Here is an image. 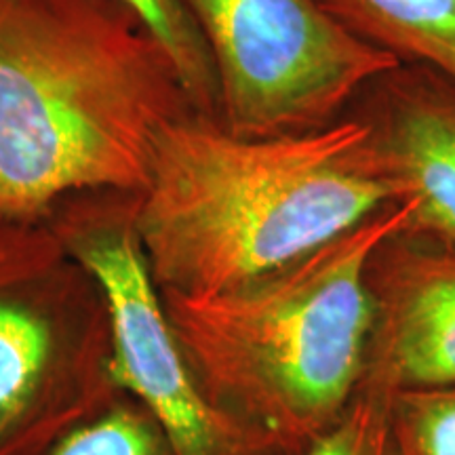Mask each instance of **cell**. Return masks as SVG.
<instances>
[{"mask_svg":"<svg viewBox=\"0 0 455 455\" xmlns=\"http://www.w3.org/2000/svg\"><path fill=\"white\" fill-rule=\"evenodd\" d=\"M190 112L173 57L123 0H0V220L141 192L161 133Z\"/></svg>","mask_w":455,"mask_h":455,"instance_id":"7a4b0ae2","label":"cell"},{"mask_svg":"<svg viewBox=\"0 0 455 455\" xmlns=\"http://www.w3.org/2000/svg\"><path fill=\"white\" fill-rule=\"evenodd\" d=\"M356 38L455 81V0H321Z\"/></svg>","mask_w":455,"mask_h":455,"instance_id":"9c48e42d","label":"cell"},{"mask_svg":"<svg viewBox=\"0 0 455 455\" xmlns=\"http://www.w3.org/2000/svg\"><path fill=\"white\" fill-rule=\"evenodd\" d=\"M409 203L407 230L455 244V81L401 64L355 100ZM352 104V106H355Z\"/></svg>","mask_w":455,"mask_h":455,"instance_id":"ba28073f","label":"cell"},{"mask_svg":"<svg viewBox=\"0 0 455 455\" xmlns=\"http://www.w3.org/2000/svg\"><path fill=\"white\" fill-rule=\"evenodd\" d=\"M121 396L98 283L44 221L0 220V455H51Z\"/></svg>","mask_w":455,"mask_h":455,"instance_id":"277c9868","label":"cell"},{"mask_svg":"<svg viewBox=\"0 0 455 455\" xmlns=\"http://www.w3.org/2000/svg\"><path fill=\"white\" fill-rule=\"evenodd\" d=\"M367 291L371 333L361 392L455 390V244L401 228L369 258Z\"/></svg>","mask_w":455,"mask_h":455,"instance_id":"52a82bcc","label":"cell"},{"mask_svg":"<svg viewBox=\"0 0 455 455\" xmlns=\"http://www.w3.org/2000/svg\"><path fill=\"white\" fill-rule=\"evenodd\" d=\"M409 212V203H398L293 264L228 291L161 293L209 401L281 455H298L335 428L365 379L369 258L407 226Z\"/></svg>","mask_w":455,"mask_h":455,"instance_id":"3957f363","label":"cell"},{"mask_svg":"<svg viewBox=\"0 0 455 455\" xmlns=\"http://www.w3.org/2000/svg\"><path fill=\"white\" fill-rule=\"evenodd\" d=\"M138 192L87 190L43 221L89 272L110 321V378L163 430L173 455H281L209 401L188 365L138 230Z\"/></svg>","mask_w":455,"mask_h":455,"instance_id":"5b68a950","label":"cell"},{"mask_svg":"<svg viewBox=\"0 0 455 455\" xmlns=\"http://www.w3.org/2000/svg\"><path fill=\"white\" fill-rule=\"evenodd\" d=\"M392 455H455V390L390 398Z\"/></svg>","mask_w":455,"mask_h":455,"instance_id":"7c38bea8","label":"cell"},{"mask_svg":"<svg viewBox=\"0 0 455 455\" xmlns=\"http://www.w3.org/2000/svg\"><path fill=\"white\" fill-rule=\"evenodd\" d=\"M218 83V123L243 138L325 129L401 61L346 30L321 0H178Z\"/></svg>","mask_w":455,"mask_h":455,"instance_id":"8992f818","label":"cell"},{"mask_svg":"<svg viewBox=\"0 0 455 455\" xmlns=\"http://www.w3.org/2000/svg\"><path fill=\"white\" fill-rule=\"evenodd\" d=\"M155 32L173 57L192 106L203 116L218 121V83L201 34L178 0H123Z\"/></svg>","mask_w":455,"mask_h":455,"instance_id":"30bf717a","label":"cell"},{"mask_svg":"<svg viewBox=\"0 0 455 455\" xmlns=\"http://www.w3.org/2000/svg\"><path fill=\"white\" fill-rule=\"evenodd\" d=\"M390 398L361 392L325 436L298 455H392Z\"/></svg>","mask_w":455,"mask_h":455,"instance_id":"4fadbf2b","label":"cell"},{"mask_svg":"<svg viewBox=\"0 0 455 455\" xmlns=\"http://www.w3.org/2000/svg\"><path fill=\"white\" fill-rule=\"evenodd\" d=\"M51 455H173V451L152 415L123 395L98 418L70 432Z\"/></svg>","mask_w":455,"mask_h":455,"instance_id":"8fae6325","label":"cell"},{"mask_svg":"<svg viewBox=\"0 0 455 455\" xmlns=\"http://www.w3.org/2000/svg\"><path fill=\"white\" fill-rule=\"evenodd\" d=\"M401 203L371 127L243 138L190 112L171 123L138 192L161 293L213 295L270 275Z\"/></svg>","mask_w":455,"mask_h":455,"instance_id":"6da1fadb","label":"cell"}]
</instances>
